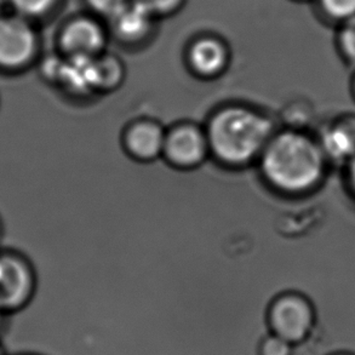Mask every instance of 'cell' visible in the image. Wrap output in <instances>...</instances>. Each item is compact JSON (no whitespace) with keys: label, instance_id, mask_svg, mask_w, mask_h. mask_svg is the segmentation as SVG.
<instances>
[{"label":"cell","instance_id":"11","mask_svg":"<svg viewBox=\"0 0 355 355\" xmlns=\"http://www.w3.org/2000/svg\"><path fill=\"white\" fill-rule=\"evenodd\" d=\"M60 80L71 92H87L97 89L96 58L73 56L60 68Z\"/></svg>","mask_w":355,"mask_h":355},{"label":"cell","instance_id":"19","mask_svg":"<svg viewBox=\"0 0 355 355\" xmlns=\"http://www.w3.org/2000/svg\"><path fill=\"white\" fill-rule=\"evenodd\" d=\"M97 12L106 15L108 17L114 16L126 5V0H87Z\"/></svg>","mask_w":355,"mask_h":355},{"label":"cell","instance_id":"16","mask_svg":"<svg viewBox=\"0 0 355 355\" xmlns=\"http://www.w3.org/2000/svg\"><path fill=\"white\" fill-rule=\"evenodd\" d=\"M340 46L347 61L355 66V17L343 22L340 32Z\"/></svg>","mask_w":355,"mask_h":355},{"label":"cell","instance_id":"23","mask_svg":"<svg viewBox=\"0 0 355 355\" xmlns=\"http://www.w3.org/2000/svg\"><path fill=\"white\" fill-rule=\"evenodd\" d=\"M352 95H353V98H354L355 101V77L353 79V82H352Z\"/></svg>","mask_w":355,"mask_h":355},{"label":"cell","instance_id":"9","mask_svg":"<svg viewBox=\"0 0 355 355\" xmlns=\"http://www.w3.org/2000/svg\"><path fill=\"white\" fill-rule=\"evenodd\" d=\"M105 44L100 27L89 19H77L68 24L61 35V48L73 56L95 58Z\"/></svg>","mask_w":355,"mask_h":355},{"label":"cell","instance_id":"14","mask_svg":"<svg viewBox=\"0 0 355 355\" xmlns=\"http://www.w3.org/2000/svg\"><path fill=\"white\" fill-rule=\"evenodd\" d=\"M320 4L332 19L346 22L355 17V0H320Z\"/></svg>","mask_w":355,"mask_h":355},{"label":"cell","instance_id":"4","mask_svg":"<svg viewBox=\"0 0 355 355\" xmlns=\"http://www.w3.org/2000/svg\"><path fill=\"white\" fill-rule=\"evenodd\" d=\"M37 288L32 266L24 256L0 252V313L11 315L28 306Z\"/></svg>","mask_w":355,"mask_h":355},{"label":"cell","instance_id":"13","mask_svg":"<svg viewBox=\"0 0 355 355\" xmlns=\"http://www.w3.org/2000/svg\"><path fill=\"white\" fill-rule=\"evenodd\" d=\"M123 71L116 58H96L97 89L108 90L119 83Z\"/></svg>","mask_w":355,"mask_h":355},{"label":"cell","instance_id":"22","mask_svg":"<svg viewBox=\"0 0 355 355\" xmlns=\"http://www.w3.org/2000/svg\"><path fill=\"white\" fill-rule=\"evenodd\" d=\"M0 355H8L6 354V352H5L4 346H3V343H1V338H0Z\"/></svg>","mask_w":355,"mask_h":355},{"label":"cell","instance_id":"2","mask_svg":"<svg viewBox=\"0 0 355 355\" xmlns=\"http://www.w3.org/2000/svg\"><path fill=\"white\" fill-rule=\"evenodd\" d=\"M207 144L218 163L243 168L259 159L270 139L274 125L261 112L244 106H228L207 120Z\"/></svg>","mask_w":355,"mask_h":355},{"label":"cell","instance_id":"12","mask_svg":"<svg viewBox=\"0 0 355 355\" xmlns=\"http://www.w3.org/2000/svg\"><path fill=\"white\" fill-rule=\"evenodd\" d=\"M150 15L134 3L125 5L119 12L112 16V24L121 38L137 39L142 37L149 26Z\"/></svg>","mask_w":355,"mask_h":355},{"label":"cell","instance_id":"21","mask_svg":"<svg viewBox=\"0 0 355 355\" xmlns=\"http://www.w3.org/2000/svg\"><path fill=\"white\" fill-rule=\"evenodd\" d=\"M8 315H5L3 313H0V338H1V334L4 332L5 320H6Z\"/></svg>","mask_w":355,"mask_h":355},{"label":"cell","instance_id":"8","mask_svg":"<svg viewBox=\"0 0 355 355\" xmlns=\"http://www.w3.org/2000/svg\"><path fill=\"white\" fill-rule=\"evenodd\" d=\"M317 137L329 163L343 166L355 157V114L335 118Z\"/></svg>","mask_w":355,"mask_h":355},{"label":"cell","instance_id":"17","mask_svg":"<svg viewBox=\"0 0 355 355\" xmlns=\"http://www.w3.org/2000/svg\"><path fill=\"white\" fill-rule=\"evenodd\" d=\"M181 0H132L131 3L137 5L147 14H166L175 9Z\"/></svg>","mask_w":355,"mask_h":355},{"label":"cell","instance_id":"25","mask_svg":"<svg viewBox=\"0 0 355 355\" xmlns=\"http://www.w3.org/2000/svg\"><path fill=\"white\" fill-rule=\"evenodd\" d=\"M335 355H352V354H347V353H342V354H335Z\"/></svg>","mask_w":355,"mask_h":355},{"label":"cell","instance_id":"5","mask_svg":"<svg viewBox=\"0 0 355 355\" xmlns=\"http://www.w3.org/2000/svg\"><path fill=\"white\" fill-rule=\"evenodd\" d=\"M210 153L205 130L192 123H182L166 130L163 157L178 170H193L202 165Z\"/></svg>","mask_w":355,"mask_h":355},{"label":"cell","instance_id":"1","mask_svg":"<svg viewBox=\"0 0 355 355\" xmlns=\"http://www.w3.org/2000/svg\"><path fill=\"white\" fill-rule=\"evenodd\" d=\"M330 166L317 136L307 130L288 128L275 132L259 157L266 183L290 198L307 197L318 191Z\"/></svg>","mask_w":355,"mask_h":355},{"label":"cell","instance_id":"6","mask_svg":"<svg viewBox=\"0 0 355 355\" xmlns=\"http://www.w3.org/2000/svg\"><path fill=\"white\" fill-rule=\"evenodd\" d=\"M35 35L24 19H0V68L19 69L31 62L35 53Z\"/></svg>","mask_w":355,"mask_h":355},{"label":"cell","instance_id":"10","mask_svg":"<svg viewBox=\"0 0 355 355\" xmlns=\"http://www.w3.org/2000/svg\"><path fill=\"white\" fill-rule=\"evenodd\" d=\"M189 64L198 76L215 77L226 67V49L214 39L199 40L189 51Z\"/></svg>","mask_w":355,"mask_h":355},{"label":"cell","instance_id":"7","mask_svg":"<svg viewBox=\"0 0 355 355\" xmlns=\"http://www.w3.org/2000/svg\"><path fill=\"white\" fill-rule=\"evenodd\" d=\"M166 130L158 121L139 119L128 126L123 135V146L130 158L139 163H152L163 157Z\"/></svg>","mask_w":355,"mask_h":355},{"label":"cell","instance_id":"15","mask_svg":"<svg viewBox=\"0 0 355 355\" xmlns=\"http://www.w3.org/2000/svg\"><path fill=\"white\" fill-rule=\"evenodd\" d=\"M293 345L274 334L264 336L259 345V355H293Z\"/></svg>","mask_w":355,"mask_h":355},{"label":"cell","instance_id":"24","mask_svg":"<svg viewBox=\"0 0 355 355\" xmlns=\"http://www.w3.org/2000/svg\"><path fill=\"white\" fill-rule=\"evenodd\" d=\"M14 355H40V354H35V353H17V354Z\"/></svg>","mask_w":355,"mask_h":355},{"label":"cell","instance_id":"18","mask_svg":"<svg viewBox=\"0 0 355 355\" xmlns=\"http://www.w3.org/2000/svg\"><path fill=\"white\" fill-rule=\"evenodd\" d=\"M21 14L35 16L45 12L53 5V0H11Z\"/></svg>","mask_w":355,"mask_h":355},{"label":"cell","instance_id":"20","mask_svg":"<svg viewBox=\"0 0 355 355\" xmlns=\"http://www.w3.org/2000/svg\"><path fill=\"white\" fill-rule=\"evenodd\" d=\"M341 168H343V183L346 191L355 200V157Z\"/></svg>","mask_w":355,"mask_h":355},{"label":"cell","instance_id":"3","mask_svg":"<svg viewBox=\"0 0 355 355\" xmlns=\"http://www.w3.org/2000/svg\"><path fill=\"white\" fill-rule=\"evenodd\" d=\"M269 331L291 345L307 340L315 324V311L307 296L286 291L273 298L267 311Z\"/></svg>","mask_w":355,"mask_h":355}]
</instances>
